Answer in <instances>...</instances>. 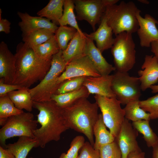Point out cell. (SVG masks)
<instances>
[{
	"instance_id": "1",
	"label": "cell",
	"mask_w": 158,
	"mask_h": 158,
	"mask_svg": "<svg viewBox=\"0 0 158 158\" xmlns=\"http://www.w3.org/2000/svg\"><path fill=\"white\" fill-rule=\"evenodd\" d=\"M33 107L39 111L37 120L41 126L34 131L35 138L38 141V147L43 148L51 141H59L62 133L69 129L62 108L53 100L33 101Z\"/></svg>"
},
{
	"instance_id": "2",
	"label": "cell",
	"mask_w": 158,
	"mask_h": 158,
	"mask_svg": "<svg viewBox=\"0 0 158 158\" xmlns=\"http://www.w3.org/2000/svg\"><path fill=\"white\" fill-rule=\"evenodd\" d=\"M16 73L13 84L28 88L38 81H41L49 70L52 58L41 59L32 49L21 42L16 47L15 54Z\"/></svg>"
},
{
	"instance_id": "3",
	"label": "cell",
	"mask_w": 158,
	"mask_h": 158,
	"mask_svg": "<svg viewBox=\"0 0 158 158\" xmlns=\"http://www.w3.org/2000/svg\"><path fill=\"white\" fill-rule=\"evenodd\" d=\"M87 98H81L62 109L69 128L84 134L93 146V128L98 118L99 107L96 102L91 103Z\"/></svg>"
},
{
	"instance_id": "4",
	"label": "cell",
	"mask_w": 158,
	"mask_h": 158,
	"mask_svg": "<svg viewBox=\"0 0 158 158\" xmlns=\"http://www.w3.org/2000/svg\"><path fill=\"white\" fill-rule=\"evenodd\" d=\"M140 11L133 1H122L118 4L108 6L102 16L115 36L123 32L132 34L139 28L136 15Z\"/></svg>"
},
{
	"instance_id": "5",
	"label": "cell",
	"mask_w": 158,
	"mask_h": 158,
	"mask_svg": "<svg viewBox=\"0 0 158 158\" xmlns=\"http://www.w3.org/2000/svg\"><path fill=\"white\" fill-rule=\"evenodd\" d=\"M60 49L52 57L50 68L44 77L36 86L29 90L33 101L51 100L54 87L58 78L64 71L67 63Z\"/></svg>"
},
{
	"instance_id": "6",
	"label": "cell",
	"mask_w": 158,
	"mask_h": 158,
	"mask_svg": "<svg viewBox=\"0 0 158 158\" xmlns=\"http://www.w3.org/2000/svg\"><path fill=\"white\" fill-rule=\"evenodd\" d=\"M111 49L116 71L128 72L133 68L136 51L132 34L123 32L116 36Z\"/></svg>"
},
{
	"instance_id": "7",
	"label": "cell",
	"mask_w": 158,
	"mask_h": 158,
	"mask_svg": "<svg viewBox=\"0 0 158 158\" xmlns=\"http://www.w3.org/2000/svg\"><path fill=\"white\" fill-rule=\"evenodd\" d=\"M38 123L33 114L30 112H24L8 118L0 130L1 146L5 147L6 140L15 137L35 138L34 131L37 128Z\"/></svg>"
},
{
	"instance_id": "8",
	"label": "cell",
	"mask_w": 158,
	"mask_h": 158,
	"mask_svg": "<svg viewBox=\"0 0 158 158\" xmlns=\"http://www.w3.org/2000/svg\"><path fill=\"white\" fill-rule=\"evenodd\" d=\"M94 98L101 111L105 124L116 137L125 118L124 111L121 107L120 102L115 97L95 95Z\"/></svg>"
},
{
	"instance_id": "9",
	"label": "cell",
	"mask_w": 158,
	"mask_h": 158,
	"mask_svg": "<svg viewBox=\"0 0 158 158\" xmlns=\"http://www.w3.org/2000/svg\"><path fill=\"white\" fill-rule=\"evenodd\" d=\"M113 76L111 89L121 104L139 100L142 90L138 77L130 76L128 72L117 71Z\"/></svg>"
},
{
	"instance_id": "10",
	"label": "cell",
	"mask_w": 158,
	"mask_h": 158,
	"mask_svg": "<svg viewBox=\"0 0 158 158\" xmlns=\"http://www.w3.org/2000/svg\"><path fill=\"white\" fill-rule=\"evenodd\" d=\"M118 0H74L76 18L86 21L94 31L96 25L100 24L107 6L116 4Z\"/></svg>"
},
{
	"instance_id": "11",
	"label": "cell",
	"mask_w": 158,
	"mask_h": 158,
	"mask_svg": "<svg viewBox=\"0 0 158 158\" xmlns=\"http://www.w3.org/2000/svg\"><path fill=\"white\" fill-rule=\"evenodd\" d=\"M101 76L88 57L86 55L82 56L73 60L67 64L64 71L56 80L53 94L59 85L67 80L78 77Z\"/></svg>"
},
{
	"instance_id": "12",
	"label": "cell",
	"mask_w": 158,
	"mask_h": 158,
	"mask_svg": "<svg viewBox=\"0 0 158 158\" xmlns=\"http://www.w3.org/2000/svg\"><path fill=\"white\" fill-rule=\"evenodd\" d=\"M138 136V132L125 118L115 139L121 150L122 158H127L131 152L142 151L137 140Z\"/></svg>"
},
{
	"instance_id": "13",
	"label": "cell",
	"mask_w": 158,
	"mask_h": 158,
	"mask_svg": "<svg viewBox=\"0 0 158 158\" xmlns=\"http://www.w3.org/2000/svg\"><path fill=\"white\" fill-rule=\"evenodd\" d=\"M140 10L136 15L139 25L137 32L140 46L149 47L152 42L158 40V29L156 26L158 21L148 14L143 17L140 15Z\"/></svg>"
},
{
	"instance_id": "14",
	"label": "cell",
	"mask_w": 158,
	"mask_h": 158,
	"mask_svg": "<svg viewBox=\"0 0 158 158\" xmlns=\"http://www.w3.org/2000/svg\"><path fill=\"white\" fill-rule=\"evenodd\" d=\"M17 14L21 19L18 25L22 32L23 37L35 30L42 28L49 29L54 33L58 27L49 19L40 16H33L27 13L18 11Z\"/></svg>"
},
{
	"instance_id": "15",
	"label": "cell",
	"mask_w": 158,
	"mask_h": 158,
	"mask_svg": "<svg viewBox=\"0 0 158 158\" xmlns=\"http://www.w3.org/2000/svg\"><path fill=\"white\" fill-rule=\"evenodd\" d=\"M16 59L4 41L0 44V79L4 83L13 84L15 77Z\"/></svg>"
},
{
	"instance_id": "16",
	"label": "cell",
	"mask_w": 158,
	"mask_h": 158,
	"mask_svg": "<svg viewBox=\"0 0 158 158\" xmlns=\"http://www.w3.org/2000/svg\"><path fill=\"white\" fill-rule=\"evenodd\" d=\"M138 71L142 91H145L158 82V62L154 56L146 55Z\"/></svg>"
},
{
	"instance_id": "17",
	"label": "cell",
	"mask_w": 158,
	"mask_h": 158,
	"mask_svg": "<svg viewBox=\"0 0 158 158\" xmlns=\"http://www.w3.org/2000/svg\"><path fill=\"white\" fill-rule=\"evenodd\" d=\"M113 75L98 77H86L83 84L89 94H95L108 97H115L111 86Z\"/></svg>"
},
{
	"instance_id": "18",
	"label": "cell",
	"mask_w": 158,
	"mask_h": 158,
	"mask_svg": "<svg viewBox=\"0 0 158 158\" xmlns=\"http://www.w3.org/2000/svg\"><path fill=\"white\" fill-rule=\"evenodd\" d=\"M113 33L112 28L108 25L106 18L103 16L96 30L89 34L84 33L87 37L96 42L97 47L102 53L112 47L114 41Z\"/></svg>"
},
{
	"instance_id": "19",
	"label": "cell",
	"mask_w": 158,
	"mask_h": 158,
	"mask_svg": "<svg viewBox=\"0 0 158 158\" xmlns=\"http://www.w3.org/2000/svg\"><path fill=\"white\" fill-rule=\"evenodd\" d=\"M85 55L101 76L109 75L116 70L115 67L108 63L103 56L93 41L87 37Z\"/></svg>"
},
{
	"instance_id": "20",
	"label": "cell",
	"mask_w": 158,
	"mask_h": 158,
	"mask_svg": "<svg viewBox=\"0 0 158 158\" xmlns=\"http://www.w3.org/2000/svg\"><path fill=\"white\" fill-rule=\"evenodd\" d=\"M87 45V37L84 34L77 31L66 49L63 51V56L67 64L75 59L85 56Z\"/></svg>"
},
{
	"instance_id": "21",
	"label": "cell",
	"mask_w": 158,
	"mask_h": 158,
	"mask_svg": "<svg viewBox=\"0 0 158 158\" xmlns=\"http://www.w3.org/2000/svg\"><path fill=\"white\" fill-rule=\"evenodd\" d=\"M38 147L35 138L23 136L13 143L6 145L5 148L11 152L16 158H26L30 151L34 147Z\"/></svg>"
},
{
	"instance_id": "22",
	"label": "cell",
	"mask_w": 158,
	"mask_h": 158,
	"mask_svg": "<svg viewBox=\"0 0 158 158\" xmlns=\"http://www.w3.org/2000/svg\"><path fill=\"white\" fill-rule=\"evenodd\" d=\"M103 120L101 113L99 114L98 120L93 128L95 141L93 148L99 150L102 146L114 142L115 138L108 130Z\"/></svg>"
},
{
	"instance_id": "23",
	"label": "cell",
	"mask_w": 158,
	"mask_h": 158,
	"mask_svg": "<svg viewBox=\"0 0 158 158\" xmlns=\"http://www.w3.org/2000/svg\"><path fill=\"white\" fill-rule=\"evenodd\" d=\"M89 94L86 88L83 86L79 89L71 92L61 94H53L51 99L62 108L69 106L79 99L87 98Z\"/></svg>"
},
{
	"instance_id": "24",
	"label": "cell",
	"mask_w": 158,
	"mask_h": 158,
	"mask_svg": "<svg viewBox=\"0 0 158 158\" xmlns=\"http://www.w3.org/2000/svg\"><path fill=\"white\" fill-rule=\"evenodd\" d=\"M64 0H50L44 8L38 11L37 14L51 20L56 25L62 17Z\"/></svg>"
},
{
	"instance_id": "25",
	"label": "cell",
	"mask_w": 158,
	"mask_h": 158,
	"mask_svg": "<svg viewBox=\"0 0 158 158\" xmlns=\"http://www.w3.org/2000/svg\"><path fill=\"white\" fill-rule=\"evenodd\" d=\"M29 89L24 88L12 91L7 95L17 109L30 112L33 107V101Z\"/></svg>"
},
{
	"instance_id": "26",
	"label": "cell",
	"mask_w": 158,
	"mask_h": 158,
	"mask_svg": "<svg viewBox=\"0 0 158 158\" xmlns=\"http://www.w3.org/2000/svg\"><path fill=\"white\" fill-rule=\"evenodd\" d=\"M140 100L133 101L127 103L123 109L125 117L133 122L142 120H150L149 113L140 107Z\"/></svg>"
},
{
	"instance_id": "27",
	"label": "cell",
	"mask_w": 158,
	"mask_h": 158,
	"mask_svg": "<svg viewBox=\"0 0 158 158\" xmlns=\"http://www.w3.org/2000/svg\"><path fill=\"white\" fill-rule=\"evenodd\" d=\"M32 48L38 57L44 59L52 58L60 50L54 35L44 43Z\"/></svg>"
},
{
	"instance_id": "28",
	"label": "cell",
	"mask_w": 158,
	"mask_h": 158,
	"mask_svg": "<svg viewBox=\"0 0 158 158\" xmlns=\"http://www.w3.org/2000/svg\"><path fill=\"white\" fill-rule=\"evenodd\" d=\"M63 15L59 21L60 25H69L70 27L75 29L79 33L83 32L79 28L76 20L74 10L75 5L73 0H64Z\"/></svg>"
},
{
	"instance_id": "29",
	"label": "cell",
	"mask_w": 158,
	"mask_h": 158,
	"mask_svg": "<svg viewBox=\"0 0 158 158\" xmlns=\"http://www.w3.org/2000/svg\"><path fill=\"white\" fill-rule=\"evenodd\" d=\"M54 35L51 31L45 28L33 31L23 37L24 42L30 47L41 44L46 42Z\"/></svg>"
},
{
	"instance_id": "30",
	"label": "cell",
	"mask_w": 158,
	"mask_h": 158,
	"mask_svg": "<svg viewBox=\"0 0 158 158\" xmlns=\"http://www.w3.org/2000/svg\"><path fill=\"white\" fill-rule=\"evenodd\" d=\"M150 120H142L133 122L132 125L142 134L148 147H152L158 141V137L150 126Z\"/></svg>"
},
{
	"instance_id": "31",
	"label": "cell",
	"mask_w": 158,
	"mask_h": 158,
	"mask_svg": "<svg viewBox=\"0 0 158 158\" xmlns=\"http://www.w3.org/2000/svg\"><path fill=\"white\" fill-rule=\"evenodd\" d=\"M77 31L75 28L66 25H60L54 33V36L60 49L65 50Z\"/></svg>"
},
{
	"instance_id": "32",
	"label": "cell",
	"mask_w": 158,
	"mask_h": 158,
	"mask_svg": "<svg viewBox=\"0 0 158 158\" xmlns=\"http://www.w3.org/2000/svg\"><path fill=\"white\" fill-rule=\"evenodd\" d=\"M23 112L15 107L7 95L0 97V119H7Z\"/></svg>"
},
{
	"instance_id": "33",
	"label": "cell",
	"mask_w": 158,
	"mask_h": 158,
	"mask_svg": "<svg viewBox=\"0 0 158 158\" xmlns=\"http://www.w3.org/2000/svg\"><path fill=\"white\" fill-rule=\"evenodd\" d=\"M86 77H81L67 80L61 83L54 94H61L76 90L80 88Z\"/></svg>"
},
{
	"instance_id": "34",
	"label": "cell",
	"mask_w": 158,
	"mask_h": 158,
	"mask_svg": "<svg viewBox=\"0 0 158 158\" xmlns=\"http://www.w3.org/2000/svg\"><path fill=\"white\" fill-rule=\"evenodd\" d=\"M141 108L150 114V119H158V93L143 100H140Z\"/></svg>"
},
{
	"instance_id": "35",
	"label": "cell",
	"mask_w": 158,
	"mask_h": 158,
	"mask_svg": "<svg viewBox=\"0 0 158 158\" xmlns=\"http://www.w3.org/2000/svg\"><path fill=\"white\" fill-rule=\"evenodd\" d=\"M99 151L100 158H122L121 150L115 140L102 146Z\"/></svg>"
},
{
	"instance_id": "36",
	"label": "cell",
	"mask_w": 158,
	"mask_h": 158,
	"mask_svg": "<svg viewBox=\"0 0 158 158\" xmlns=\"http://www.w3.org/2000/svg\"><path fill=\"white\" fill-rule=\"evenodd\" d=\"M85 142L83 136L78 135L72 141L70 147L66 153H63L59 158H77L80 150Z\"/></svg>"
},
{
	"instance_id": "37",
	"label": "cell",
	"mask_w": 158,
	"mask_h": 158,
	"mask_svg": "<svg viewBox=\"0 0 158 158\" xmlns=\"http://www.w3.org/2000/svg\"><path fill=\"white\" fill-rule=\"evenodd\" d=\"M77 158H100L99 150H95L90 142H86L79 150Z\"/></svg>"
},
{
	"instance_id": "38",
	"label": "cell",
	"mask_w": 158,
	"mask_h": 158,
	"mask_svg": "<svg viewBox=\"0 0 158 158\" xmlns=\"http://www.w3.org/2000/svg\"><path fill=\"white\" fill-rule=\"evenodd\" d=\"M23 88L24 87L20 85L6 83L2 79H0V97L7 95L13 91Z\"/></svg>"
},
{
	"instance_id": "39",
	"label": "cell",
	"mask_w": 158,
	"mask_h": 158,
	"mask_svg": "<svg viewBox=\"0 0 158 158\" xmlns=\"http://www.w3.org/2000/svg\"><path fill=\"white\" fill-rule=\"evenodd\" d=\"M1 10L0 9V32L8 34L10 32L11 23L6 19L1 18Z\"/></svg>"
},
{
	"instance_id": "40",
	"label": "cell",
	"mask_w": 158,
	"mask_h": 158,
	"mask_svg": "<svg viewBox=\"0 0 158 158\" xmlns=\"http://www.w3.org/2000/svg\"><path fill=\"white\" fill-rule=\"evenodd\" d=\"M0 158H16L14 155L6 148L0 146Z\"/></svg>"
},
{
	"instance_id": "41",
	"label": "cell",
	"mask_w": 158,
	"mask_h": 158,
	"mask_svg": "<svg viewBox=\"0 0 158 158\" xmlns=\"http://www.w3.org/2000/svg\"><path fill=\"white\" fill-rule=\"evenodd\" d=\"M127 158H147L145 157V153L141 151H134L130 153Z\"/></svg>"
},
{
	"instance_id": "42",
	"label": "cell",
	"mask_w": 158,
	"mask_h": 158,
	"mask_svg": "<svg viewBox=\"0 0 158 158\" xmlns=\"http://www.w3.org/2000/svg\"><path fill=\"white\" fill-rule=\"evenodd\" d=\"M151 51L158 62V40L152 42L151 45Z\"/></svg>"
},
{
	"instance_id": "43",
	"label": "cell",
	"mask_w": 158,
	"mask_h": 158,
	"mask_svg": "<svg viewBox=\"0 0 158 158\" xmlns=\"http://www.w3.org/2000/svg\"><path fill=\"white\" fill-rule=\"evenodd\" d=\"M152 158H158V141L152 147Z\"/></svg>"
},
{
	"instance_id": "44",
	"label": "cell",
	"mask_w": 158,
	"mask_h": 158,
	"mask_svg": "<svg viewBox=\"0 0 158 158\" xmlns=\"http://www.w3.org/2000/svg\"><path fill=\"white\" fill-rule=\"evenodd\" d=\"M152 92L153 93H158V85H154L150 87Z\"/></svg>"
},
{
	"instance_id": "45",
	"label": "cell",
	"mask_w": 158,
	"mask_h": 158,
	"mask_svg": "<svg viewBox=\"0 0 158 158\" xmlns=\"http://www.w3.org/2000/svg\"><path fill=\"white\" fill-rule=\"evenodd\" d=\"M138 1L145 4H149V1L147 0H138Z\"/></svg>"
},
{
	"instance_id": "46",
	"label": "cell",
	"mask_w": 158,
	"mask_h": 158,
	"mask_svg": "<svg viewBox=\"0 0 158 158\" xmlns=\"http://www.w3.org/2000/svg\"><path fill=\"white\" fill-rule=\"evenodd\" d=\"M29 158H33L32 157H30Z\"/></svg>"
}]
</instances>
